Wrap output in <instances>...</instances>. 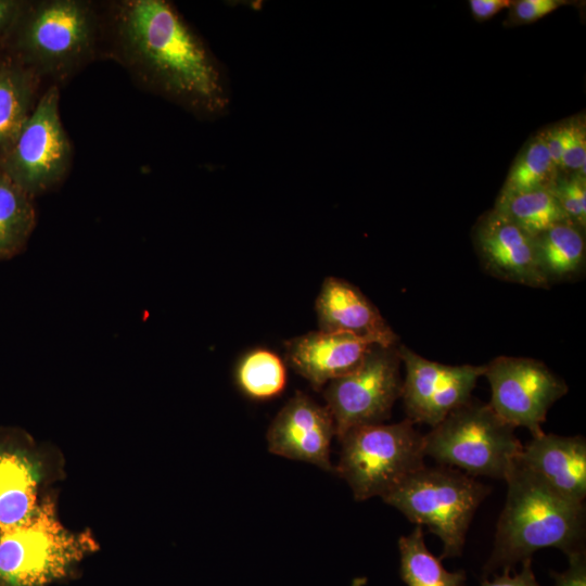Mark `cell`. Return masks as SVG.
Segmentation results:
<instances>
[{"mask_svg": "<svg viewBox=\"0 0 586 586\" xmlns=\"http://www.w3.org/2000/svg\"><path fill=\"white\" fill-rule=\"evenodd\" d=\"M36 75L25 65L0 64V162L15 143L35 106Z\"/></svg>", "mask_w": 586, "mask_h": 586, "instance_id": "d6986e66", "label": "cell"}, {"mask_svg": "<svg viewBox=\"0 0 586 586\" xmlns=\"http://www.w3.org/2000/svg\"><path fill=\"white\" fill-rule=\"evenodd\" d=\"M474 244L491 276L530 288H549L538 267L535 238L497 209L476 224Z\"/></svg>", "mask_w": 586, "mask_h": 586, "instance_id": "5bb4252c", "label": "cell"}, {"mask_svg": "<svg viewBox=\"0 0 586 586\" xmlns=\"http://www.w3.org/2000/svg\"><path fill=\"white\" fill-rule=\"evenodd\" d=\"M519 461L564 497L584 504L586 440L542 433L522 446Z\"/></svg>", "mask_w": 586, "mask_h": 586, "instance_id": "e0dca14e", "label": "cell"}, {"mask_svg": "<svg viewBox=\"0 0 586 586\" xmlns=\"http://www.w3.org/2000/svg\"><path fill=\"white\" fill-rule=\"evenodd\" d=\"M371 344L348 333L311 331L285 342V361L314 388L354 371Z\"/></svg>", "mask_w": 586, "mask_h": 586, "instance_id": "2e32d148", "label": "cell"}, {"mask_svg": "<svg viewBox=\"0 0 586 586\" xmlns=\"http://www.w3.org/2000/svg\"><path fill=\"white\" fill-rule=\"evenodd\" d=\"M483 377L491 386L494 411L513 428L527 429L532 436L544 433L550 407L568 393V385L544 362L498 356L484 365Z\"/></svg>", "mask_w": 586, "mask_h": 586, "instance_id": "30bf717a", "label": "cell"}, {"mask_svg": "<svg viewBox=\"0 0 586 586\" xmlns=\"http://www.w3.org/2000/svg\"><path fill=\"white\" fill-rule=\"evenodd\" d=\"M586 132L584 124L572 120L564 124V141L561 166L585 176Z\"/></svg>", "mask_w": 586, "mask_h": 586, "instance_id": "484cf974", "label": "cell"}, {"mask_svg": "<svg viewBox=\"0 0 586 586\" xmlns=\"http://www.w3.org/2000/svg\"><path fill=\"white\" fill-rule=\"evenodd\" d=\"M534 238L538 267L548 285L583 273L586 242L582 227L566 220Z\"/></svg>", "mask_w": 586, "mask_h": 586, "instance_id": "ac0fdd59", "label": "cell"}, {"mask_svg": "<svg viewBox=\"0 0 586 586\" xmlns=\"http://www.w3.org/2000/svg\"><path fill=\"white\" fill-rule=\"evenodd\" d=\"M117 30L127 63L154 90L206 117L228 109L229 91L219 65L170 3L123 2Z\"/></svg>", "mask_w": 586, "mask_h": 586, "instance_id": "6da1fadb", "label": "cell"}, {"mask_svg": "<svg viewBox=\"0 0 586 586\" xmlns=\"http://www.w3.org/2000/svg\"><path fill=\"white\" fill-rule=\"evenodd\" d=\"M339 441L341 453L334 471L358 501L382 498L424 466L423 434L407 418L355 428Z\"/></svg>", "mask_w": 586, "mask_h": 586, "instance_id": "8992f818", "label": "cell"}, {"mask_svg": "<svg viewBox=\"0 0 586 586\" xmlns=\"http://www.w3.org/2000/svg\"><path fill=\"white\" fill-rule=\"evenodd\" d=\"M97 548L89 533L62 525L46 496L23 522L0 532V586H48Z\"/></svg>", "mask_w": 586, "mask_h": 586, "instance_id": "277c9868", "label": "cell"}, {"mask_svg": "<svg viewBox=\"0 0 586 586\" xmlns=\"http://www.w3.org/2000/svg\"><path fill=\"white\" fill-rule=\"evenodd\" d=\"M16 26V47L27 67L54 76L66 75L89 56L97 35L92 9L77 0L25 7Z\"/></svg>", "mask_w": 586, "mask_h": 586, "instance_id": "52a82bcc", "label": "cell"}, {"mask_svg": "<svg viewBox=\"0 0 586 586\" xmlns=\"http://www.w3.org/2000/svg\"><path fill=\"white\" fill-rule=\"evenodd\" d=\"M35 226L33 198L0 171V262L26 249Z\"/></svg>", "mask_w": 586, "mask_h": 586, "instance_id": "ffe728a7", "label": "cell"}, {"mask_svg": "<svg viewBox=\"0 0 586 586\" xmlns=\"http://www.w3.org/2000/svg\"><path fill=\"white\" fill-rule=\"evenodd\" d=\"M399 574L407 586H466L463 571H447L441 559L430 552L422 526L417 525L398 539Z\"/></svg>", "mask_w": 586, "mask_h": 586, "instance_id": "44dd1931", "label": "cell"}, {"mask_svg": "<svg viewBox=\"0 0 586 586\" xmlns=\"http://www.w3.org/2000/svg\"><path fill=\"white\" fill-rule=\"evenodd\" d=\"M536 237L556 224L570 221L550 189L499 195L494 207Z\"/></svg>", "mask_w": 586, "mask_h": 586, "instance_id": "7402d4cb", "label": "cell"}, {"mask_svg": "<svg viewBox=\"0 0 586 586\" xmlns=\"http://www.w3.org/2000/svg\"><path fill=\"white\" fill-rule=\"evenodd\" d=\"M505 481L506 502L485 576L498 569L511 571L539 549L558 548L566 556L583 550L584 504L558 493L519 459Z\"/></svg>", "mask_w": 586, "mask_h": 586, "instance_id": "7a4b0ae2", "label": "cell"}, {"mask_svg": "<svg viewBox=\"0 0 586 586\" xmlns=\"http://www.w3.org/2000/svg\"><path fill=\"white\" fill-rule=\"evenodd\" d=\"M543 137L553 164L556 167H560L563 152L564 125H558L546 130Z\"/></svg>", "mask_w": 586, "mask_h": 586, "instance_id": "1f68e13d", "label": "cell"}, {"mask_svg": "<svg viewBox=\"0 0 586 586\" xmlns=\"http://www.w3.org/2000/svg\"><path fill=\"white\" fill-rule=\"evenodd\" d=\"M514 430L489 404L471 397L423 435L424 454L473 477L505 480L523 446Z\"/></svg>", "mask_w": 586, "mask_h": 586, "instance_id": "5b68a950", "label": "cell"}, {"mask_svg": "<svg viewBox=\"0 0 586 586\" xmlns=\"http://www.w3.org/2000/svg\"><path fill=\"white\" fill-rule=\"evenodd\" d=\"M489 491L458 469L423 466L382 499L410 522L435 534L443 544L438 557L443 560L461 556L473 515Z\"/></svg>", "mask_w": 586, "mask_h": 586, "instance_id": "3957f363", "label": "cell"}, {"mask_svg": "<svg viewBox=\"0 0 586 586\" xmlns=\"http://www.w3.org/2000/svg\"><path fill=\"white\" fill-rule=\"evenodd\" d=\"M469 4L473 16L479 21H484L512 7L513 2L510 0H470Z\"/></svg>", "mask_w": 586, "mask_h": 586, "instance_id": "4dcf8cb0", "label": "cell"}, {"mask_svg": "<svg viewBox=\"0 0 586 586\" xmlns=\"http://www.w3.org/2000/svg\"><path fill=\"white\" fill-rule=\"evenodd\" d=\"M235 381L247 397L266 400L279 396L286 385V368L276 353L256 348L245 354L235 369Z\"/></svg>", "mask_w": 586, "mask_h": 586, "instance_id": "603a6c76", "label": "cell"}, {"mask_svg": "<svg viewBox=\"0 0 586 586\" xmlns=\"http://www.w3.org/2000/svg\"><path fill=\"white\" fill-rule=\"evenodd\" d=\"M334 436L335 425L328 408L302 392L279 410L266 434L271 454L326 471H334L330 460Z\"/></svg>", "mask_w": 586, "mask_h": 586, "instance_id": "4fadbf2b", "label": "cell"}, {"mask_svg": "<svg viewBox=\"0 0 586 586\" xmlns=\"http://www.w3.org/2000/svg\"><path fill=\"white\" fill-rule=\"evenodd\" d=\"M398 344L372 345L354 371L326 385L324 406L337 440L352 429L384 423L391 417L403 387Z\"/></svg>", "mask_w": 586, "mask_h": 586, "instance_id": "ba28073f", "label": "cell"}, {"mask_svg": "<svg viewBox=\"0 0 586 586\" xmlns=\"http://www.w3.org/2000/svg\"><path fill=\"white\" fill-rule=\"evenodd\" d=\"M569 568L563 573H551L555 586H586V561L584 550L568 556Z\"/></svg>", "mask_w": 586, "mask_h": 586, "instance_id": "83f0119b", "label": "cell"}, {"mask_svg": "<svg viewBox=\"0 0 586 586\" xmlns=\"http://www.w3.org/2000/svg\"><path fill=\"white\" fill-rule=\"evenodd\" d=\"M565 2L560 0H521L514 4V16L519 22H535Z\"/></svg>", "mask_w": 586, "mask_h": 586, "instance_id": "4316f807", "label": "cell"}, {"mask_svg": "<svg viewBox=\"0 0 586 586\" xmlns=\"http://www.w3.org/2000/svg\"><path fill=\"white\" fill-rule=\"evenodd\" d=\"M72 162V146L59 112V89L51 86L35 104L0 171L31 198L56 187Z\"/></svg>", "mask_w": 586, "mask_h": 586, "instance_id": "9c48e42d", "label": "cell"}, {"mask_svg": "<svg viewBox=\"0 0 586 586\" xmlns=\"http://www.w3.org/2000/svg\"><path fill=\"white\" fill-rule=\"evenodd\" d=\"M25 7L20 1L0 0V39L16 26Z\"/></svg>", "mask_w": 586, "mask_h": 586, "instance_id": "f546056e", "label": "cell"}, {"mask_svg": "<svg viewBox=\"0 0 586 586\" xmlns=\"http://www.w3.org/2000/svg\"><path fill=\"white\" fill-rule=\"evenodd\" d=\"M56 476V460L20 429L0 430V532L23 522Z\"/></svg>", "mask_w": 586, "mask_h": 586, "instance_id": "7c38bea8", "label": "cell"}, {"mask_svg": "<svg viewBox=\"0 0 586 586\" xmlns=\"http://www.w3.org/2000/svg\"><path fill=\"white\" fill-rule=\"evenodd\" d=\"M405 368L402 396L406 418L413 424L431 428L472 396L484 365H444L426 359L409 347L398 344Z\"/></svg>", "mask_w": 586, "mask_h": 586, "instance_id": "8fae6325", "label": "cell"}, {"mask_svg": "<svg viewBox=\"0 0 586 586\" xmlns=\"http://www.w3.org/2000/svg\"><path fill=\"white\" fill-rule=\"evenodd\" d=\"M319 330L348 333L371 344L393 346L398 336L375 305L354 284L327 277L315 303Z\"/></svg>", "mask_w": 586, "mask_h": 586, "instance_id": "9a60e30c", "label": "cell"}, {"mask_svg": "<svg viewBox=\"0 0 586 586\" xmlns=\"http://www.w3.org/2000/svg\"><path fill=\"white\" fill-rule=\"evenodd\" d=\"M566 218L584 228L586 224V183L579 174L557 178L550 188Z\"/></svg>", "mask_w": 586, "mask_h": 586, "instance_id": "d4e9b609", "label": "cell"}, {"mask_svg": "<svg viewBox=\"0 0 586 586\" xmlns=\"http://www.w3.org/2000/svg\"><path fill=\"white\" fill-rule=\"evenodd\" d=\"M522 563L521 572L510 575V571L504 570L501 575H495L492 581L484 578L481 586H540L535 578L532 560L526 559Z\"/></svg>", "mask_w": 586, "mask_h": 586, "instance_id": "f1b7e54d", "label": "cell"}, {"mask_svg": "<svg viewBox=\"0 0 586 586\" xmlns=\"http://www.w3.org/2000/svg\"><path fill=\"white\" fill-rule=\"evenodd\" d=\"M556 168L540 133L533 138L520 153L511 167L501 194L550 189L558 178Z\"/></svg>", "mask_w": 586, "mask_h": 586, "instance_id": "cb8c5ba5", "label": "cell"}]
</instances>
